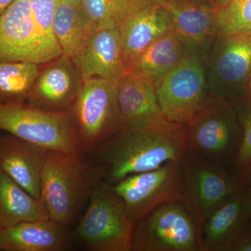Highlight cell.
<instances>
[{
	"label": "cell",
	"mask_w": 251,
	"mask_h": 251,
	"mask_svg": "<svg viewBox=\"0 0 251 251\" xmlns=\"http://www.w3.org/2000/svg\"><path fill=\"white\" fill-rule=\"evenodd\" d=\"M82 79L117 81L128 72L118 28H99L73 59Z\"/></svg>",
	"instance_id": "obj_16"
},
{
	"label": "cell",
	"mask_w": 251,
	"mask_h": 251,
	"mask_svg": "<svg viewBox=\"0 0 251 251\" xmlns=\"http://www.w3.org/2000/svg\"><path fill=\"white\" fill-rule=\"evenodd\" d=\"M47 218L41 200L33 197L0 169V229Z\"/></svg>",
	"instance_id": "obj_22"
},
{
	"label": "cell",
	"mask_w": 251,
	"mask_h": 251,
	"mask_svg": "<svg viewBox=\"0 0 251 251\" xmlns=\"http://www.w3.org/2000/svg\"><path fill=\"white\" fill-rule=\"evenodd\" d=\"M66 226L50 218L0 229V251H62L70 247Z\"/></svg>",
	"instance_id": "obj_19"
},
{
	"label": "cell",
	"mask_w": 251,
	"mask_h": 251,
	"mask_svg": "<svg viewBox=\"0 0 251 251\" xmlns=\"http://www.w3.org/2000/svg\"><path fill=\"white\" fill-rule=\"evenodd\" d=\"M186 149L213 166L232 172L242 128L232 101L211 97L184 125Z\"/></svg>",
	"instance_id": "obj_2"
},
{
	"label": "cell",
	"mask_w": 251,
	"mask_h": 251,
	"mask_svg": "<svg viewBox=\"0 0 251 251\" xmlns=\"http://www.w3.org/2000/svg\"><path fill=\"white\" fill-rule=\"evenodd\" d=\"M239 175L243 178L245 184V187L248 188L251 192V166H249L247 169L239 173Z\"/></svg>",
	"instance_id": "obj_30"
},
{
	"label": "cell",
	"mask_w": 251,
	"mask_h": 251,
	"mask_svg": "<svg viewBox=\"0 0 251 251\" xmlns=\"http://www.w3.org/2000/svg\"><path fill=\"white\" fill-rule=\"evenodd\" d=\"M44 65L26 102L46 111H69L83 81L75 62L62 54Z\"/></svg>",
	"instance_id": "obj_13"
},
{
	"label": "cell",
	"mask_w": 251,
	"mask_h": 251,
	"mask_svg": "<svg viewBox=\"0 0 251 251\" xmlns=\"http://www.w3.org/2000/svg\"><path fill=\"white\" fill-rule=\"evenodd\" d=\"M153 1H158V2H162V1H164V0H153Z\"/></svg>",
	"instance_id": "obj_37"
},
{
	"label": "cell",
	"mask_w": 251,
	"mask_h": 251,
	"mask_svg": "<svg viewBox=\"0 0 251 251\" xmlns=\"http://www.w3.org/2000/svg\"><path fill=\"white\" fill-rule=\"evenodd\" d=\"M15 0H0V14L7 9Z\"/></svg>",
	"instance_id": "obj_32"
},
{
	"label": "cell",
	"mask_w": 251,
	"mask_h": 251,
	"mask_svg": "<svg viewBox=\"0 0 251 251\" xmlns=\"http://www.w3.org/2000/svg\"><path fill=\"white\" fill-rule=\"evenodd\" d=\"M90 202L75 231L77 240L93 251H132L135 224L125 203L104 181L89 191Z\"/></svg>",
	"instance_id": "obj_3"
},
{
	"label": "cell",
	"mask_w": 251,
	"mask_h": 251,
	"mask_svg": "<svg viewBox=\"0 0 251 251\" xmlns=\"http://www.w3.org/2000/svg\"><path fill=\"white\" fill-rule=\"evenodd\" d=\"M59 56L39 34L29 0H15L0 14V62L44 64Z\"/></svg>",
	"instance_id": "obj_12"
},
{
	"label": "cell",
	"mask_w": 251,
	"mask_h": 251,
	"mask_svg": "<svg viewBox=\"0 0 251 251\" xmlns=\"http://www.w3.org/2000/svg\"><path fill=\"white\" fill-rule=\"evenodd\" d=\"M153 0H82V6L99 28L117 27Z\"/></svg>",
	"instance_id": "obj_25"
},
{
	"label": "cell",
	"mask_w": 251,
	"mask_h": 251,
	"mask_svg": "<svg viewBox=\"0 0 251 251\" xmlns=\"http://www.w3.org/2000/svg\"><path fill=\"white\" fill-rule=\"evenodd\" d=\"M117 28L129 72L149 46L171 30V25L164 6L153 1L127 18Z\"/></svg>",
	"instance_id": "obj_18"
},
{
	"label": "cell",
	"mask_w": 251,
	"mask_h": 251,
	"mask_svg": "<svg viewBox=\"0 0 251 251\" xmlns=\"http://www.w3.org/2000/svg\"><path fill=\"white\" fill-rule=\"evenodd\" d=\"M242 128V140L232 173L239 174L251 166V98L244 97L232 101Z\"/></svg>",
	"instance_id": "obj_27"
},
{
	"label": "cell",
	"mask_w": 251,
	"mask_h": 251,
	"mask_svg": "<svg viewBox=\"0 0 251 251\" xmlns=\"http://www.w3.org/2000/svg\"><path fill=\"white\" fill-rule=\"evenodd\" d=\"M204 62L211 97L234 101L246 97L251 70L249 36H216Z\"/></svg>",
	"instance_id": "obj_11"
},
{
	"label": "cell",
	"mask_w": 251,
	"mask_h": 251,
	"mask_svg": "<svg viewBox=\"0 0 251 251\" xmlns=\"http://www.w3.org/2000/svg\"><path fill=\"white\" fill-rule=\"evenodd\" d=\"M176 1H186V2L197 3V4H209L214 7L216 0H176Z\"/></svg>",
	"instance_id": "obj_31"
},
{
	"label": "cell",
	"mask_w": 251,
	"mask_h": 251,
	"mask_svg": "<svg viewBox=\"0 0 251 251\" xmlns=\"http://www.w3.org/2000/svg\"><path fill=\"white\" fill-rule=\"evenodd\" d=\"M185 188L182 202L200 232L211 214L245 187L240 175L218 168L186 150L181 159Z\"/></svg>",
	"instance_id": "obj_6"
},
{
	"label": "cell",
	"mask_w": 251,
	"mask_h": 251,
	"mask_svg": "<svg viewBox=\"0 0 251 251\" xmlns=\"http://www.w3.org/2000/svg\"><path fill=\"white\" fill-rule=\"evenodd\" d=\"M251 221V192L244 187L218 207L201 232L202 251H231L247 234Z\"/></svg>",
	"instance_id": "obj_15"
},
{
	"label": "cell",
	"mask_w": 251,
	"mask_h": 251,
	"mask_svg": "<svg viewBox=\"0 0 251 251\" xmlns=\"http://www.w3.org/2000/svg\"><path fill=\"white\" fill-rule=\"evenodd\" d=\"M98 29L82 4L58 1L54 16L53 31L62 54L74 59Z\"/></svg>",
	"instance_id": "obj_21"
},
{
	"label": "cell",
	"mask_w": 251,
	"mask_h": 251,
	"mask_svg": "<svg viewBox=\"0 0 251 251\" xmlns=\"http://www.w3.org/2000/svg\"><path fill=\"white\" fill-rule=\"evenodd\" d=\"M230 1H232V0H216L215 4H214V8L217 9V8L221 7V6L227 4Z\"/></svg>",
	"instance_id": "obj_33"
},
{
	"label": "cell",
	"mask_w": 251,
	"mask_h": 251,
	"mask_svg": "<svg viewBox=\"0 0 251 251\" xmlns=\"http://www.w3.org/2000/svg\"><path fill=\"white\" fill-rule=\"evenodd\" d=\"M0 130L47 150L82 159L85 150L70 110L46 111L27 102L0 103Z\"/></svg>",
	"instance_id": "obj_4"
},
{
	"label": "cell",
	"mask_w": 251,
	"mask_h": 251,
	"mask_svg": "<svg viewBox=\"0 0 251 251\" xmlns=\"http://www.w3.org/2000/svg\"><path fill=\"white\" fill-rule=\"evenodd\" d=\"M171 21V30L185 51L205 59L217 36L216 10L209 4L164 0Z\"/></svg>",
	"instance_id": "obj_14"
},
{
	"label": "cell",
	"mask_w": 251,
	"mask_h": 251,
	"mask_svg": "<svg viewBox=\"0 0 251 251\" xmlns=\"http://www.w3.org/2000/svg\"><path fill=\"white\" fill-rule=\"evenodd\" d=\"M49 150L11 134L0 137V169L36 199Z\"/></svg>",
	"instance_id": "obj_17"
},
{
	"label": "cell",
	"mask_w": 251,
	"mask_h": 251,
	"mask_svg": "<svg viewBox=\"0 0 251 251\" xmlns=\"http://www.w3.org/2000/svg\"><path fill=\"white\" fill-rule=\"evenodd\" d=\"M216 10L217 36L249 35L251 31V0H232Z\"/></svg>",
	"instance_id": "obj_26"
},
{
	"label": "cell",
	"mask_w": 251,
	"mask_h": 251,
	"mask_svg": "<svg viewBox=\"0 0 251 251\" xmlns=\"http://www.w3.org/2000/svg\"><path fill=\"white\" fill-rule=\"evenodd\" d=\"M158 104L168 121L188 123L211 98L204 59L185 52L181 62L155 82Z\"/></svg>",
	"instance_id": "obj_7"
},
{
	"label": "cell",
	"mask_w": 251,
	"mask_h": 251,
	"mask_svg": "<svg viewBox=\"0 0 251 251\" xmlns=\"http://www.w3.org/2000/svg\"><path fill=\"white\" fill-rule=\"evenodd\" d=\"M81 158L49 150L40 179V200L49 217L67 226L75 219L87 190Z\"/></svg>",
	"instance_id": "obj_8"
},
{
	"label": "cell",
	"mask_w": 251,
	"mask_h": 251,
	"mask_svg": "<svg viewBox=\"0 0 251 251\" xmlns=\"http://www.w3.org/2000/svg\"><path fill=\"white\" fill-rule=\"evenodd\" d=\"M113 186L135 224L166 203L181 201L185 181L181 161H170L152 171L130 175Z\"/></svg>",
	"instance_id": "obj_10"
},
{
	"label": "cell",
	"mask_w": 251,
	"mask_h": 251,
	"mask_svg": "<svg viewBox=\"0 0 251 251\" xmlns=\"http://www.w3.org/2000/svg\"><path fill=\"white\" fill-rule=\"evenodd\" d=\"M70 112L83 150H97L123 128L116 81L100 77L82 81Z\"/></svg>",
	"instance_id": "obj_5"
},
{
	"label": "cell",
	"mask_w": 251,
	"mask_h": 251,
	"mask_svg": "<svg viewBox=\"0 0 251 251\" xmlns=\"http://www.w3.org/2000/svg\"><path fill=\"white\" fill-rule=\"evenodd\" d=\"M248 36H249V39H250L251 40V31L250 33H249V35Z\"/></svg>",
	"instance_id": "obj_38"
},
{
	"label": "cell",
	"mask_w": 251,
	"mask_h": 251,
	"mask_svg": "<svg viewBox=\"0 0 251 251\" xmlns=\"http://www.w3.org/2000/svg\"><path fill=\"white\" fill-rule=\"evenodd\" d=\"M31 14L36 28L44 41L56 53L62 55L53 31L54 16L58 0H29Z\"/></svg>",
	"instance_id": "obj_28"
},
{
	"label": "cell",
	"mask_w": 251,
	"mask_h": 251,
	"mask_svg": "<svg viewBox=\"0 0 251 251\" xmlns=\"http://www.w3.org/2000/svg\"><path fill=\"white\" fill-rule=\"evenodd\" d=\"M231 251H251V234L244 235L236 243Z\"/></svg>",
	"instance_id": "obj_29"
},
{
	"label": "cell",
	"mask_w": 251,
	"mask_h": 251,
	"mask_svg": "<svg viewBox=\"0 0 251 251\" xmlns=\"http://www.w3.org/2000/svg\"><path fill=\"white\" fill-rule=\"evenodd\" d=\"M246 97H251V70L250 76H249V81H248L247 93H246Z\"/></svg>",
	"instance_id": "obj_35"
},
{
	"label": "cell",
	"mask_w": 251,
	"mask_h": 251,
	"mask_svg": "<svg viewBox=\"0 0 251 251\" xmlns=\"http://www.w3.org/2000/svg\"><path fill=\"white\" fill-rule=\"evenodd\" d=\"M185 52L182 44L171 30L149 46L130 71L144 74L156 82L181 62Z\"/></svg>",
	"instance_id": "obj_23"
},
{
	"label": "cell",
	"mask_w": 251,
	"mask_h": 251,
	"mask_svg": "<svg viewBox=\"0 0 251 251\" xmlns=\"http://www.w3.org/2000/svg\"><path fill=\"white\" fill-rule=\"evenodd\" d=\"M104 182L115 186L131 175L181 161L186 151L184 125L166 119L124 127L97 149Z\"/></svg>",
	"instance_id": "obj_1"
},
{
	"label": "cell",
	"mask_w": 251,
	"mask_h": 251,
	"mask_svg": "<svg viewBox=\"0 0 251 251\" xmlns=\"http://www.w3.org/2000/svg\"><path fill=\"white\" fill-rule=\"evenodd\" d=\"M60 2L67 3V4L80 5L82 4V0H58Z\"/></svg>",
	"instance_id": "obj_34"
},
{
	"label": "cell",
	"mask_w": 251,
	"mask_h": 251,
	"mask_svg": "<svg viewBox=\"0 0 251 251\" xmlns=\"http://www.w3.org/2000/svg\"><path fill=\"white\" fill-rule=\"evenodd\" d=\"M116 90L123 128L166 119L158 104L155 82L150 77L130 71L116 81Z\"/></svg>",
	"instance_id": "obj_20"
},
{
	"label": "cell",
	"mask_w": 251,
	"mask_h": 251,
	"mask_svg": "<svg viewBox=\"0 0 251 251\" xmlns=\"http://www.w3.org/2000/svg\"><path fill=\"white\" fill-rule=\"evenodd\" d=\"M247 234H251V221L250 224H249V229H248Z\"/></svg>",
	"instance_id": "obj_36"
},
{
	"label": "cell",
	"mask_w": 251,
	"mask_h": 251,
	"mask_svg": "<svg viewBox=\"0 0 251 251\" xmlns=\"http://www.w3.org/2000/svg\"><path fill=\"white\" fill-rule=\"evenodd\" d=\"M42 64L31 62H0V103H23Z\"/></svg>",
	"instance_id": "obj_24"
},
{
	"label": "cell",
	"mask_w": 251,
	"mask_h": 251,
	"mask_svg": "<svg viewBox=\"0 0 251 251\" xmlns=\"http://www.w3.org/2000/svg\"><path fill=\"white\" fill-rule=\"evenodd\" d=\"M132 251H202L201 232L181 201L166 203L135 224Z\"/></svg>",
	"instance_id": "obj_9"
}]
</instances>
